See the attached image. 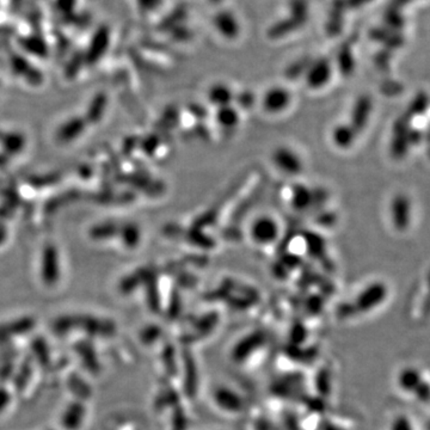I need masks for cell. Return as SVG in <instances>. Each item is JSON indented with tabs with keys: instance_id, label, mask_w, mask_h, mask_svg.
Returning a JSON list of instances; mask_svg holds the SVG:
<instances>
[{
	"instance_id": "obj_19",
	"label": "cell",
	"mask_w": 430,
	"mask_h": 430,
	"mask_svg": "<svg viewBox=\"0 0 430 430\" xmlns=\"http://www.w3.org/2000/svg\"><path fill=\"white\" fill-rule=\"evenodd\" d=\"M16 367L14 362H1L0 364V383H4L14 378Z\"/></svg>"
},
{
	"instance_id": "obj_13",
	"label": "cell",
	"mask_w": 430,
	"mask_h": 430,
	"mask_svg": "<svg viewBox=\"0 0 430 430\" xmlns=\"http://www.w3.org/2000/svg\"><path fill=\"white\" fill-rule=\"evenodd\" d=\"M208 99L218 107H227L233 99V94L226 85H213L208 92Z\"/></svg>"
},
{
	"instance_id": "obj_20",
	"label": "cell",
	"mask_w": 430,
	"mask_h": 430,
	"mask_svg": "<svg viewBox=\"0 0 430 430\" xmlns=\"http://www.w3.org/2000/svg\"><path fill=\"white\" fill-rule=\"evenodd\" d=\"M11 403V393L8 388L0 386V414L9 407Z\"/></svg>"
},
{
	"instance_id": "obj_16",
	"label": "cell",
	"mask_w": 430,
	"mask_h": 430,
	"mask_svg": "<svg viewBox=\"0 0 430 430\" xmlns=\"http://www.w3.org/2000/svg\"><path fill=\"white\" fill-rule=\"evenodd\" d=\"M332 139L333 142L340 147H348L353 141V133L348 126L337 127L336 129H333L332 133Z\"/></svg>"
},
{
	"instance_id": "obj_18",
	"label": "cell",
	"mask_w": 430,
	"mask_h": 430,
	"mask_svg": "<svg viewBox=\"0 0 430 430\" xmlns=\"http://www.w3.org/2000/svg\"><path fill=\"white\" fill-rule=\"evenodd\" d=\"M125 242H126L127 245H129V246H136L138 242H139V238H140V232H139V229H136L134 225H128L126 229H125Z\"/></svg>"
},
{
	"instance_id": "obj_7",
	"label": "cell",
	"mask_w": 430,
	"mask_h": 430,
	"mask_svg": "<svg viewBox=\"0 0 430 430\" xmlns=\"http://www.w3.org/2000/svg\"><path fill=\"white\" fill-rule=\"evenodd\" d=\"M331 78V66L327 60H319L309 67L306 79L309 88L320 89Z\"/></svg>"
},
{
	"instance_id": "obj_17",
	"label": "cell",
	"mask_w": 430,
	"mask_h": 430,
	"mask_svg": "<svg viewBox=\"0 0 430 430\" xmlns=\"http://www.w3.org/2000/svg\"><path fill=\"white\" fill-rule=\"evenodd\" d=\"M117 233L116 226L114 224H103L92 229V237L94 238H108L112 234Z\"/></svg>"
},
{
	"instance_id": "obj_1",
	"label": "cell",
	"mask_w": 430,
	"mask_h": 430,
	"mask_svg": "<svg viewBox=\"0 0 430 430\" xmlns=\"http://www.w3.org/2000/svg\"><path fill=\"white\" fill-rule=\"evenodd\" d=\"M53 330L55 333H66L72 330L84 331L89 336L105 337L114 336L116 331V327L114 322L108 319L97 318L91 316H80V314H70L62 316L55 319L53 322Z\"/></svg>"
},
{
	"instance_id": "obj_10",
	"label": "cell",
	"mask_w": 430,
	"mask_h": 430,
	"mask_svg": "<svg viewBox=\"0 0 430 430\" xmlns=\"http://www.w3.org/2000/svg\"><path fill=\"white\" fill-rule=\"evenodd\" d=\"M34 365L31 357H25L19 365L18 370L14 372L12 385L17 392H23L30 379L33 377Z\"/></svg>"
},
{
	"instance_id": "obj_2",
	"label": "cell",
	"mask_w": 430,
	"mask_h": 430,
	"mask_svg": "<svg viewBox=\"0 0 430 430\" xmlns=\"http://www.w3.org/2000/svg\"><path fill=\"white\" fill-rule=\"evenodd\" d=\"M36 325V320L33 317H22L14 319L12 322H5L0 325V342L6 343L11 338L17 336H23L34 330Z\"/></svg>"
},
{
	"instance_id": "obj_9",
	"label": "cell",
	"mask_w": 430,
	"mask_h": 430,
	"mask_svg": "<svg viewBox=\"0 0 430 430\" xmlns=\"http://www.w3.org/2000/svg\"><path fill=\"white\" fill-rule=\"evenodd\" d=\"M42 280L48 286L55 285L59 280V261L53 246H48L43 253Z\"/></svg>"
},
{
	"instance_id": "obj_15",
	"label": "cell",
	"mask_w": 430,
	"mask_h": 430,
	"mask_svg": "<svg viewBox=\"0 0 430 430\" xmlns=\"http://www.w3.org/2000/svg\"><path fill=\"white\" fill-rule=\"evenodd\" d=\"M216 117H218V121H219L220 125L223 127H227V128L237 126V123L239 121L238 114L229 105L220 108Z\"/></svg>"
},
{
	"instance_id": "obj_14",
	"label": "cell",
	"mask_w": 430,
	"mask_h": 430,
	"mask_svg": "<svg viewBox=\"0 0 430 430\" xmlns=\"http://www.w3.org/2000/svg\"><path fill=\"white\" fill-rule=\"evenodd\" d=\"M293 206L298 210H304L312 202V192L307 188L298 186L293 192Z\"/></svg>"
},
{
	"instance_id": "obj_5",
	"label": "cell",
	"mask_w": 430,
	"mask_h": 430,
	"mask_svg": "<svg viewBox=\"0 0 430 430\" xmlns=\"http://www.w3.org/2000/svg\"><path fill=\"white\" fill-rule=\"evenodd\" d=\"M273 158H274L276 166L288 175H299L303 170V163L300 160L299 155L294 153L293 151H290V149L281 147L275 151Z\"/></svg>"
},
{
	"instance_id": "obj_4",
	"label": "cell",
	"mask_w": 430,
	"mask_h": 430,
	"mask_svg": "<svg viewBox=\"0 0 430 430\" xmlns=\"http://www.w3.org/2000/svg\"><path fill=\"white\" fill-rule=\"evenodd\" d=\"M251 234L255 242L269 244L274 242L277 237L279 226L276 224L275 220L268 216H262L253 223Z\"/></svg>"
},
{
	"instance_id": "obj_11",
	"label": "cell",
	"mask_w": 430,
	"mask_h": 430,
	"mask_svg": "<svg viewBox=\"0 0 430 430\" xmlns=\"http://www.w3.org/2000/svg\"><path fill=\"white\" fill-rule=\"evenodd\" d=\"M30 349L33 353V359H35V361L38 362V365L41 366L43 368L51 365V361H52L51 349H49V346L43 337H35L31 341V344H30Z\"/></svg>"
},
{
	"instance_id": "obj_8",
	"label": "cell",
	"mask_w": 430,
	"mask_h": 430,
	"mask_svg": "<svg viewBox=\"0 0 430 430\" xmlns=\"http://www.w3.org/2000/svg\"><path fill=\"white\" fill-rule=\"evenodd\" d=\"M85 405L80 401L71 403L61 417V425L67 430H78L84 421Z\"/></svg>"
},
{
	"instance_id": "obj_6",
	"label": "cell",
	"mask_w": 430,
	"mask_h": 430,
	"mask_svg": "<svg viewBox=\"0 0 430 430\" xmlns=\"http://www.w3.org/2000/svg\"><path fill=\"white\" fill-rule=\"evenodd\" d=\"M292 94L283 88H273L263 97V108L269 112H280L288 108Z\"/></svg>"
},
{
	"instance_id": "obj_12",
	"label": "cell",
	"mask_w": 430,
	"mask_h": 430,
	"mask_svg": "<svg viewBox=\"0 0 430 430\" xmlns=\"http://www.w3.org/2000/svg\"><path fill=\"white\" fill-rule=\"evenodd\" d=\"M67 386L70 388L72 394H75L78 401H86L91 397L92 390L90 388L89 383H86L84 379L78 375H71L67 379Z\"/></svg>"
},
{
	"instance_id": "obj_3",
	"label": "cell",
	"mask_w": 430,
	"mask_h": 430,
	"mask_svg": "<svg viewBox=\"0 0 430 430\" xmlns=\"http://www.w3.org/2000/svg\"><path fill=\"white\" fill-rule=\"evenodd\" d=\"M75 354L79 356L80 362L85 370L91 375H97L101 372V362H99L97 351L94 349V344L90 341H79L75 343Z\"/></svg>"
},
{
	"instance_id": "obj_21",
	"label": "cell",
	"mask_w": 430,
	"mask_h": 430,
	"mask_svg": "<svg viewBox=\"0 0 430 430\" xmlns=\"http://www.w3.org/2000/svg\"><path fill=\"white\" fill-rule=\"evenodd\" d=\"M0 364H1V362H0Z\"/></svg>"
}]
</instances>
